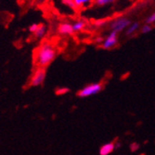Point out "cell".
<instances>
[{"instance_id": "6da1fadb", "label": "cell", "mask_w": 155, "mask_h": 155, "mask_svg": "<svg viewBox=\"0 0 155 155\" xmlns=\"http://www.w3.org/2000/svg\"><path fill=\"white\" fill-rule=\"evenodd\" d=\"M57 51L55 47L49 42H44L36 49L35 53V64L37 68L46 69L55 59Z\"/></svg>"}, {"instance_id": "7a4b0ae2", "label": "cell", "mask_w": 155, "mask_h": 155, "mask_svg": "<svg viewBox=\"0 0 155 155\" xmlns=\"http://www.w3.org/2000/svg\"><path fill=\"white\" fill-rule=\"evenodd\" d=\"M103 87H104L103 84L100 82L89 84V85L85 86L83 89H81L77 92V96L80 98H87L91 95H95V94L99 93L103 90Z\"/></svg>"}, {"instance_id": "3957f363", "label": "cell", "mask_w": 155, "mask_h": 155, "mask_svg": "<svg viewBox=\"0 0 155 155\" xmlns=\"http://www.w3.org/2000/svg\"><path fill=\"white\" fill-rule=\"evenodd\" d=\"M131 24L130 20L127 17L121 16V17H117L115 19H113L112 21L110 24V30L111 31H115V32H121L124 30H127V27Z\"/></svg>"}, {"instance_id": "277c9868", "label": "cell", "mask_w": 155, "mask_h": 155, "mask_svg": "<svg viewBox=\"0 0 155 155\" xmlns=\"http://www.w3.org/2000/svg\"><path fill=\"white\" fill-rule=\"evenodd\" d=\"M46 79V69L44 68H36L33 71L32 75L30 79L31 87H39L41 86Z\"/></svg>"}, {"instance_id": "5b68a950", "label": "cell", "mask_w": 155, "mask_h": 155, "mask_svg": "<svg viewBox=\"0 0 155 155\" xmlns=\"http://www.w3.org/2000/svg\"><path fill=\"white\" fill-rule=\"evenodd\" d=\"M118 42V33L115 31H110V33L107 35L105 40L102 42V48L104 50H110Z\"/></svg>"}, {"instance_id": "8992f818", "label": "cell", "mask_w": 155, "mask_h": 155, "mask_svg": "<svg viewBox=\"0 0 155 155\" xmlns=\"http://www.w3.org/2000/svg\"><path fill=\"white\" fill-rule=\"evenodd\" d=\"M58 32L60 35H72L73 32V28H72V24L68 23V22H65V23H61L58 26V29H57Z\"/></svg>"}, {"instance_id": "52a82bcc", "label": "cell", "mask_w": 155, "mask_h": 155, "mask_svg": "<svg viewBox=\"0 0 155 155\" xmlns=\"http://www.w3.org/2000/svg\"><path fill=\"white\" fill-rule=\"evenodd\" d=\"M114 150H115V143H114V142L104 144L103 146L100 147V149H99V155H109Z\"/></svg>"}, {"instance_id": "ba28073f", "label": "cell", "mask_w": 155, "mask_h": 155, "mask_svg": "<svg viewBox=\"0 0 155 155\" xmlns=\"http://www.w3.org/2000/svg\"><path fill=\"white\" fill-rule=\"evenodd\" d=\"M47 32V27L44 24H39L37 30L35 31V32L33 33V35L36 38H43Z\"/></svg>"}, {"instance_id": "9c48e42d", "label": "cell", "mask_w": 155, "mask_h": 155, "mask_svg": "<svg viewBox=\"0 0 155 155\" xmlns=\"http://www.w3.org/2000/svg\"><path fill=\"white\" fill-rule=\"evenodd\" d=\"M86 26V22L84 20H77L74 23H72V28H73V31L74 32H78L80 31H82Z\"/></svg>"}, {"instance_id": "30bf717a", "label": "cell", "mask_w": 155, "mask_h": 155, "mask_svg": "<svg viewBox=\"0 0 155 155\" xmlns=\"http://www.w3.org/2000/svg\"><path fill=\"white\" fill-rule=\"evenodd\" d=\"M139 27H140V25L137 22L131 23L129 27H127V29L126 30V35H133V33L135 32L136 31H138Z\"/></svg>"}, {"instance_id": "8fae6325", "label": "cell", "mask_w": 155, "mask_h": 155, "mask_svg": "<svg viewBox=\"0 0 155 155\" xmlns=\"http://www.w3.org/2000/svg\"><path fill=\"white\" fill-rule=\"evenodd\" d=\"M115 0H94V3H95L96 6H106V5H109V4H111L113 3Z\"/></svg>"}, {"instance_id": "7c38bea8", "label": "cell", "mask_w": 155, "mask_h": 155, "mask_svg": "<svg viewBox=\"0 0 155 155\" xmlns=\"http://www.w3.org/2000/svg\"><path fill=\"white\" fill-rule=\"evenodd\" d=\"M68 92H70V89L67 87H58V89L55 91L56 95H65Z\"/></svg>"}, {"instance_id": "4fadbf2b", "label": "cell", "mask_w": 155, "mask_h": 155, "mask_svg": "<svg viewBox=\"0 0 155 155\" xmlns=\"http://www.w3.org/2000/svg\"><path fill=\"white\" fill-rule=\"evenodd\" d=\"M73 1H74L75 7H82V6H85L87 4L94 1V0H73Z\"/></svg>"}, {"instance_id": "5bb4252c", "label": "cell", "mask_w": 155, "mask_h": 155, "mask_svg": "<svg viewBox=\"0 0 155 155\" xmlns=\"http://www.w3.org/2000/svg\"><path fill=\"white\" fill-rule=\"evenodd\" d=\"M140 149V144L138 142H132L130 145V150L131 152H135Z\"/></svg>"}, {"instance_id": "9a60e30c", "label": "cell", "mask_w": 155, "mask_h": 155, "mask_svg": "<svg viewBox=\"0 0 155 155\" xmlns=\"http://www.w3.org/2000/svg\"><path fill=\"white\" fill-rule=\"evenodd\" d=\"M150 31H151V26H150V24H146V25H144L143 27H142V29H141V32L142 33H149V32H150Z\"/></svg>"}, {"instance_id": "2e32d148", "label": "cell", "mask_w": 155, "mask_h": 155, "mask_svg": "<svg viewBox=\"0 0 155 155\" xmlns=\"http://www.w3.org/2000/svg\"><path fill=\"white\" fill-rule=\"evenodd\" d=\"M63 3L70 7V8H75V4H74V1L73 0H63Z\"/></svg>"}, {"instance_id": "e0dca14e", "label": "cell", "mask_w": 155, "mask_h": 155, "mask_svg": "<svg viewBox=\"0 0 155 155\" xmlns=\"http://www.w3.org/2000/svg\"><path fill=\"white\" fill-rule=\"evenodd\" d=\"M38 26H39V24H36V23L31 24V25L29 27V31H30V32H31V33H35V31H36V30H37V28H38Z\"/></svg>"}, {"instance_id": "ac0fdd59", "label": "cell", "mask_w": 155, "mask_h": 155, "mask_svg": "<svg viewBox=\"0 0 155 155\" xmlns=\"http://www.w3.org/2000/svg\"><path fill=\"white\" fill-rule=\"evenodd\" d=\"M147 24H152L155 23V12H153L151 15L149 16V18L147 19Z\"/></svg>"}, {"instance_id": "d6986e66", "label": "cell", "mask_w": 155, "mask_h": 155, "mask_svg": "<svg viewBox=\"0 0 155 155\" xmlns=\"http://www.w3.org/2000/svg\"><path fill=\"white\" fill-rule=\"evenodd\" d=\"M121 146H122V145H121V143L119 142V141H117V142L115 143V149H120V147H121Z\"/></svg>"}]
</instances>
